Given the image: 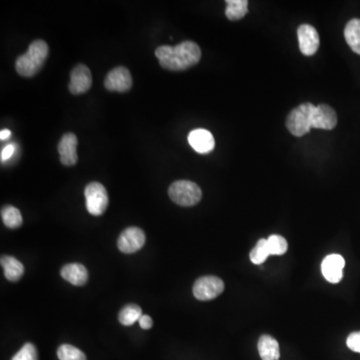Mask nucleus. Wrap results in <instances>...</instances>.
<instances>
[{
    "instance_id": "9d476101",
    "label": "nucleus",
    "mask_w": 360,
    "mask_h": 360,
    "mask_svg": "<svg viewBox=\"0 0 360 360\" xmlns=\"http://www.w3.org/2000/svg\"><path fill=\"white\" fill-rule=\"evenodd\" d=\"M337 124L335 109L327 104H320L312 110L311 128L317 130H333Z\"/></svg>"
},
{
    "instance_id": "6e6552de",
    "label": "nucleus",
    "mask_w": 360,
    "mask_h": 360,
    "mask_svg": "<svg viewBox=\"0 0 360 360\" xmlns=\"http://www.w3.org/2000/svg\"><path fill=\"white\" fill-rule=\"evenodd\" d=\"M104 86L109 91L126 93L132 86V74L126 67H115L106 75Z\"/></svg>"
},
{
    "instance_id": "39448f33",
    "label": "nucleus",
    "mask_w": 360,
    "mask_h": 360,
    "mask_svg": "<svg viewBox=\"0 0 360 360\" xmlns=\"http://www.w3.org/2000/svg\"><path fill=\"white\" fill-rule=\"evenodd\" d=\"M86 208L91 215L99 216L108 206V194L106 187L99 182H91L84 189Z\"/></svg>"
},
{
    "instance_id": "5701e85b",
    "label": "nucleus",
    "mask_w": 360,
    "mask_h": 360,
    "mask_svg": "<svg viewBox=\"0 0 360 360\" xmlns=\"http://www.w3.org/2000/svg\"><path fill=\"white\" fill-rule=\"evenodd\" d=\"M58 357L60 360H86L84 353L71 344L60 346L58 350Z\"/></svg>"
},
{
    "instance_id": "2eb2a0df",
    "label": "nucleus",
    "mask_w": 360,
    "mask_h": 360,
    "mask_svg": "<svg viewBox=\"0 0 360 360\" xmlns=\"http://www.w3.org/2000/svg\"><path fill=\"white\" fill-rule=\"evenodd\" d=\"M63 279L75 287H82L88 279V272L84 265L80 263H69L63 266L60 272Z\"/></svg>"
},
{
    "instance_id": "f3484780",
    "label": "nucleus",
    "mask_w": 360,
    "mask_h": 360,
    "mask_svg": "<svg viewBox=\"0 0 360 360\" xmlns=\"http://www.w3.org/2000/svg\"><path fill=\"white\" fill-rule=\"evenodd\" d=\"M1 266L3 267L4 276L10 281H17L24 274V266L21 261L12 256L1 257Z\"/></svg>"
},
{
    "instance_id": "f257e3e1",
    "label": "nucleus",
    "mask_w": 360,
    "mask_h": 360,
    "mask_svg": "<svg viewBox=\"0 0 360 360\" xmlns=\"http://www.w3.org/2000/svg\"><path fill=\"white\" fill-rule=\"evenodd\" d=\"M159 64L167 71H182L200 62L202 50L193 41H183L176 47L163 45L156 48Z\"/></svg>"
},
{
    "instance_id": "423d86ee",
    "label": "nucleus",
    "mask_w": 360,
    "mask_h": 360,
    "mask_svg": "<svg viewBox=\"0 0 360 360\" xmlns=\"http://www.w3.org/2000/svg\"><path fill=\"white\" fill-rule=\"evenodd\" d=\"M224 283L217 276H202L193 285V296L198 300H215L224 292Z\"/></svg>"
},
{
    "instance_id": "dca6fc26",
    "label": "nucleus",
    "mask_w": 360,
    "mask_h": 360,
    "mask_svg": "<svg viewBox=\"0 0 360 360\" xmlns=\"http://www.w3.org/2000/svg\"><path fill=\"white\" fill-rule=\"evenodd\" d=\"M259 355L263 360H278L280 357L279 344L276 338L270 335H261L257 344Z\"/></svg>"
},
{
    "instance_id": "bb28decb",
    "label": "nucleus",
    "mask_w": 360,
    "mask_h": 360,
    "mask_svg": "<svg viewBox=\"0 0 360 360\" xmlns=\"http://www.w3.org/2000/svg\"><path fill=\"white\" fill-rule=\"evenodd\" d=\"M17 145L15 143L8 144L5 147L2 148L1 154H0V158H1L2 163L12 158L13 154H14L15 150H16Z\"/></svg>"
},
{
    "instance_id": "b1692460",
    "label": "nucleus",
    "mask_w": 360,
    "mask_h": 360,
    "mask_svg": "<svg viewBox=\"0 0 360 360\" xmlns=\"http://www.w3.org/2000/svg\"><path fill=\"white\" fill-rule=\"evenodd\" d=\"M270 254L283 255L287 252V241L281 235H274L267 239Z\"/></svg>"
},
{
    "instance_id": "4be33fe9",
    "label": "nucleus",
    "mask_w": 360,
    "mask_h": 360,
    "mask_svg": "<svg viewBox=\"0 0 360 360\" xmlns=\"http://www.w3.org/2000/svg\"><path fill=\"white\" fill-rule=\"evenodd\" d=\"M269 255L272 254L268 248L267 239H263L259 240L255 248L250 252V261H252V263L259 265V264H263Z\"/></svg>"
},
{
    "instance_id": "a211bd4d",
    "label": "nucleus",
    "mask_w": 360,
    "mask_h": 360,
    "mask_svg": "<svg viewBox=\"0 0 360 360\" xmlns=\"http://www.w3.org/2000/svg\"><path fill=\"white\" fill-rule=\"evenodd\" d=\"M344 37L349 47L360 56V19H351L344 28Z\"/></svg>"
},
{
    "instance_id": "f03ea898",
    "label": "nucleus",
    "mask_w": 360,
    "mask_h": 360,
    "mask_svg": "<svg viewBox=\"0 0 360 360\" xmlns=\"http://www.w3.org/2000/svg\"><path fill=\"white\" fill-rule=\"evenodd\" d=\"M48 45L45 41L34 40L28 47L27 51L17 58L15 69L23 77H32L40 71L48 56Z\"/></svg>"
},
{
    "instance_id": "aec40b11",
    "label": "nucleus",
    "mask_w": 360,
    "mask_h": 360,
    "mask_svg": "<svg viewBox=\"0 0 360 360\" xmlns=\"http://www.w3.org/2000/svg\"><path fill=\"white\" fill-rule=\"evenodd\" d=\"M1 218L6 228L14 229L23 226V215L21 211L12 205L2 207Z\"/></svg>"
},
{
    "instance_id": "9b49d317",
    "label": "nucleus",
    "mask_w": 360,
    "mask_h": 360,
    "mask_svg": "<svg viewBox=\"0 0 360 360\" xmlns=\"http://www.w3.org/2000/svg\"><path fill=\"white\" fill-rule=\"evenodd\" d=\"M298 43L301 53L311 56L320 48V36L317 30L309 24H302L298 29Z\"/></svg>"
},
{
    "instance_id": "a878e982",
    "label": "nucleus",
    "mask_w": 360,
    "mask_h": 360,
    "mask_svg": "<svg viewBox=\"0 0 360 360\" xmlns=\"http://www.w3.org/2000/svg\"><path fill=\"white\" fill-rule=\"evenodd\" d=\"M346 344L351 350L360 353V331L349 335Z\"/></svg>"
},
{
    "instance_id": "cd10ccee",
    "label": "nucleus",
    "mask_w": 360,
    "mask_h": 360,
    "mask_svg": "<svg viewBox=\"0 0 360 360\" xmlns=\"http://www.w3.org/2000/svg\"><path fill=\"white\" fill-rule=\"evenodd\" d=\"M139 325H141V328L143 329H150L154 325V322H152V317L148 315H143L139 318Z\"/></svg>"
},
{
    "instance_id": "f8f14e48",
    "label": "nucleus",
    "mask_w": 360,
    "mask_h": 360,
    "mask_svg": "<svg viewBox=\"0 0 360 360\" xmlns=\"http://www.w3.org/2000/svg\"><path fill=\"white\" fill-rule=\"evenodd\" d=\"M77 137L71 132L65 133L58 143L60 163L65 167H73L77 163Z\"/></svg>"
},
{
    "instance_id": "6ab92c4d",
    "label": "nucleus",
    "mask_w": 360,
    "mask_h": 360,
    "mask_svg": "<svg viewBox=\"0 0 360 360\" xmlns=\"http://www.w3.org/2000/svg\"><path fill=\"white\" fill-rule=\"evenodd\" d=\"M226 3V15L229 21H239L248 12V0H228Z\"/></svg>"
},
{
    "instance_id": "393cba45",
    "label": "nucleus",
    "mask_w": 360,
    "mask_h": 360,
    "mask_svg": "<svg viewBox=\"0 0 360 360\" xmlns=\"http://www.w3.org/2000/svg\"><path fill=\"white\" fill-rule=\"evenodd\" d=\"M12 360H37V350L32 344H25Z\"/></svg>"
},
{
    "instance_id": "1a4fd4ad",
    "label": "nucleus",
    "mask_w": 360,
    "mask_h": 360,
    "mask_svg": "<svg viewBox=\"0 0 360 360\" xmlns=\"http://www.w3.org/2000/svg\"><path fill=\"white\" fill-rule=\"evenodd\" d=\"M93 85V76L88 67L78 64L72 69L69 88L72 95H78L87 93Z\"/></svg>"
},
{
    "instance_id": "c85d7f7f",
    "label": "nucleus",
    "mask_w": 360,
    "mask_h": 360,
    "mask_svg": "<svg viewBox=\"0 0 360 360\" xmlns=\"http://www.w3.org/2000/svg\"><path fill=\"white\" fill-rule=\"evenodd\" d=\"M10 135H12V132H10V130H1V132H0V139H1V141H6V139H10Z\"/></svg>"
},
{
    "instance_id": "7ed1b4c3",
    "label": "nucleus",
    "mask_w": 360,
    "mask_h": 360,
    "mask_svg": "<svg viewBox=\"0 0 360 360\" xmlns=\"http://www.w3.org/2000/svg\"><path fill=\"white\" fill-rule=\"evenodd\" d=\"M172 202L180 206H193L202 200V191L196 183L189 180H178L168 189Z\"/></svg>"
},
{
    "instance_id": "0eeeda50",
    "label": "nucleus",
    "mask_w": 360,
    "mask_h": 360,
    "mask_svg": "<svg viewBox=\"0 0 360 360\" xmlns=\"http://www.w3.org/2000/svg\"><path fill=\"white\" fill-rule=\"evenodd\" d=\"M145 233L139 228H128L124 229L120 235L117 246L123 253H135L141 250L145 243Z\"/></svg>"
},
{
    "instance_id": "4468645a",
    "label": "nucleus",
    "mask_w": 360,
    "mask_h": 360,
    "mask_svg": "<svg viewBox=\"0 0 360 360\" xmlns=\"http://www.w3.org/2000/svg\"><path fill=\"white\" fill-rule=\"evenodd\" d=\"M189 143L196 152L200 154H207L215 149V141L213 133L202 128L192 130L189 132Z\"/></svg>"
},
{
    "instance_id": "412c9836",
    "label": "nucleus",
    "mask_w": 360,
    "mask_h": 360,
    "mask_svg": "<svg viewBox=\"0 0 360 360\" xmlns=\"http://www.w3.org/2000/svg\"><path fill=\"white\" fill-rule=\"evenodd\" d=\"M141 316H143V311L139 305L128 304L119 312V320L122 325L130 326V325L135 324L137 320H139Z\"/></svg>"
},
{
    "instance_id": "ddd939ff",
    "label": "nucleus",
    "mask_w": 360,
    "mask_h": 360,
    "mask_svg": "<svg viewBox=\"0 0 360 360\" xmlns=\"http://www.w3.org/2000/svg\"><path fill=\"white\" fill-rule=\"evenodd\" d=\"M344 265H346V261L341 255H327L322 261V274L328 283H338L344 276Z\"/></svg>"
},
{
    "instance_id": "20e7f679",
    "label": "nucleus",
    "mask_w": 360,
    "mask_h": 360,
    "mask_svg": "<svg viewBox=\"0 0 360 360\" xmlns=\"http://www.w3.org/2000/svg\"><path fill=\"white\" fill-rule=\"evenodd\" d=\"M315 106L309 102L292 109L287 119V128L294 136H303L311 132L312 110Z\"/></svg>"
}]
</instances>
